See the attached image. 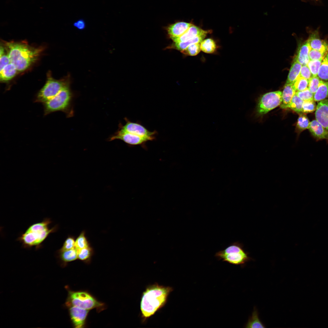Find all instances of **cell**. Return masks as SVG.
<instances>
[{
	"mask_svg": "<svg viewBox=\"0 0 328 328\" xmlns=\"http://www.w3.org/2000/svg\"><path fill=\"white\" fill-rule=\"evenodd\" d=\"M172 287L155 283L148 286L143 292L140 302L142 317L144 321L152 316L166 303Z\"/></svg>",
	"mask_w": 328,
	"mask_h": 328,
	"instance_id": "1",
	"label": "cell"
},
{
	"mask_svg": "<svg viewBox=\"0 0 328 328\" xmlns=\"http://www.w3.org/2000/svg\"><path fill=\"white\" fill-rule=\"evenodd\" d=\"M5 46L11 63L19 72L28 68L37 60L42 51L41 48L33 47L19 42H6Z\"/></svg>",
	"mask_w": 328,
	"mask_h": 328,
	"instance_id": "2",
	"label": "cell"
},
{
	"mask_svg": "<svg viewBox=\"0 0 328 328\" xmlns=\"http://www.w3.org/2000/svg\"><path fill=\"white\" fill-rule=\"evenodd\" d=\"M52 222L50 219L46 218L41 222L32 224L17 238V241L21 243L25 248L35 246L36 249H39L49 235L55 232L58 229L57 225L51 228L49 227Z\"/></svg>",
	"mask_w": 328,
	"mask_h": 328,
	"instance_id": "3",
	"label": "cell"
},
{
	"mask_svg": "<svg viewBox=\"0 0 328 328\" xmlns=\"http://www.w3.org/2000/svg\"><path fill=\"white\" fill-rule=\"evenodd\" d=\"M73 99V94L70 87L63 89L53 98L43 103L44 115L61 111L65 113L68 118L72 116Z\"/></svg>",
	"mask_w": 328,
	"mask_h": 328,
	"instance_id": "4",
	"label": "cell"
},
{
	"mask_svg": "<svg viewBox=\"0 0 328 328\" xmlns=\"http://www.w3.org/2000/svg\"><path fill=\"white\" fill-rule=\"evenodd\" d=\"M65 305L67 307L73 306L88 310L96 309L98 312L104 310L105 306L87 292L70 290L68 291Z\"/></svg>",
	"mask_w": 328,
	"mask_h": 328,
	"instance_id": "5",
	"label": "cell"
},
{
	"mask_svg": "<svg viewBox=\"0 0 328 328\" xmlns=\"http://www.w3.org/2000/svg\"><path fill=\"white\" fill-rule=\"evenodd\" d=\"M70 84L68 77L57 80L48 76L45 84L36 95L34 101L43 104L53 98L63 89L70 87Z\"/></svg>",
	"mask_w": 328,
	"mask_h": 328,
	"instance_id": "6",
	"label": "cell"
},
{
	"mask_svg": "<svg viewBox=\"0 0 328 328\" xmlns=\"http://www.w3.org/2000/svg\"><path fill=\"white\" fill-rule=\"evenodd\" d=\"M219 260L234 265H242L250 260L248 253L244 249L243 245L238 242L234 243L224 249L215 254Z\"/></svg>",
	"mask_w": 328,
	"mask_h": 328,
	"instance_id": "7",
	"label": "cell"
},
{
	"mask_svg": "<svg viewBox=\"0 0 328 328\" xmlns=\"http://www.w3.org/2000/svg\"><path fill=\"white\" fill-rule=\"evenodd\" d=\"M282 101V92L276 91L266 93L260 97L257 107L260 115L266 114L280 105Z\"/></svg>",
	"mask_w": 328,
	"mask_h": 328,
	"instance_id": "8",
	"label": "cell"
},
{
	"mask_svg": "<svg viewBox=\"0 0 328 328\" xmlns=\"http://www.w3.org/2000/svg\"><path fill=\"white\" fill-rule=\"evenodd\" d=\"M124 119L125 124L123 125L120 123L118 130L147 138L151 141L155 139L158 133L156 131L151 132L138 122H132L127 118Z\"/></svg>",
	"mask_w": 328,
	"mask_h": 328,
	"instance_id": "9",
	"label": "cell"
},
{
	"mask_svg": "<svg viewBox=\"0 0 328 328\" xmlns=\"http://www.w3.org/2000/svg\"><path fill=\"white\" fill-rule=\"evenodd\" d=\"M115 139L121 140L129 146L141 145L145 148H146V143L151 141L148 138L118 130L110 138L108 141H111Z\"/></svg>",
	"mask_w": 328,
	"mask_h": 328,
	"instance_id": "10",
	"label": "cell"
},
{
	"mask_svg": "<svg viewBox=\"0 0 328 328\" xmlns=\"http://www.w3.org/2000/svg\"><path fill=\"white\" fill-rule=\"evenodd\" d=\"M68 307L70 319L74 327L76 328L84 327L89 310L73 306Z\"/></svg>",
	"mask_w": 328,
	"mask_h": 328,
	"instance_id": "11",
	"label": "cell"
},
{
	"mask_svg": "<svg viewBox=\"0 0 328 328\" xmlns=\"http://www.w3.org/2000/svg\"><path fill=\"white\" fill-rule=\"evenodd\" d=\"M193 24L192 23L177 22L169 25L166 29L169 37L173 41L183 34Z\"/></svg>",
	"mask_w": 328,
	"mask_h": 328,
	"instance_id": "12",
	"label": "cell"
},
{
	"mask_svg": "<svg viewBox=\"0 0 328 328\" xmlns=\"http://www.w3.org/2000/svg\"><path fill=\"white\" fill-rule=\"evenodd\" d=\"M317 120L328 132V100L325 99L318 103L315 113Z\"/></svg>",
	"mask_w": 328,
	"mask_h": 328,
	"instance_id": "13",
	"label": "cell"
},
{
	"mask_svg": "<svg viewBox=\"0 0 328 328\" xmlns=\"http://www.w3.org/2000/svg\"><path fill=\"white\" fill-rule=\"evenodd\" d=\"M211 32V30H205L193 24L183 34L173 41L174 43L186 42L199 35Z\"/></svg>",
	"mask_w": 328,
	"mask_h": 328,
	"instance_id": "14",
	"label": "cell"
},
{
	"mask_svg": "<svg viewBox=\"0 0 328 328\" xmlns=\"http://www.w3.org/2000/svg\"><path fill=\"white\" fill-rule=\"evenodd\" d=\"M306 41L311 49L323 52H328V43L319 38L317 31H316L311 34Z\"/></svg>",
	"mask_w": 328,
	"mask_h": 328,
	"instance_id": "15",
	"label": "cell"
},
{
	"mask_svg": "<svg viewBox=\"0 0 328 328\" xmlns=\"http://www.w3.org/2000/svg\"><path fill=\"white\" fill-rule=\"evenodd\" d=\"M296 91L293 84L286 83L282 92V101L280 107L283 109L289 108L291 100Z\"/></svg>",
	"mask_w": 328,
	"mask_h": 328,
	"instance_id": "16",
	"label": "cell"
},
{
	"mask_svg": "<svg viewBox=\"0 0 328 328\" xmlns=\"http://www.w3.org/2000/svg\"><path fill=\"white\" fill-rule=\"evenodd\" d=\"M308 129L316 138L328 140V132L317 120H314L310 122Z\"/></svg>",
	"mask_w": 328,
	"mask_h": 328,
	"instance_id": "17",
	"label": "cell"
},
{
	"mask_svg": "<svg viewBox=\"0 0 328 328\" xmlns=\"http://www.w3.org/2000/svg\"><path fill=\"white\" fill-rule=\"evenodd\" d=\"M57 253L63 266H65L68 263L78 259L77 251L75 248L63 251H57Z\"/></svg>",
	"mask_w": 328,
	"mask_h": 328,
	"instance_id": "18",
	"label": "cell"
},
{
	"mask_svg": "<svg viewBox=\"0 0 328 328\" xmlns=\"http://www.w3.org/2000/svg\"><path fill=\"white\" fill-rule=\"evenodd\" d=\"M207 34L205 33L196 36L188 41L179 43H173L168 47V49H174L181 52L190 45L194 43H200Z\"/></svg>",
	"mask_w": 328,
	"mask_h": 328,
	"instance_id": "19",
	"label": "cell"
},
{
	"mask_svg": "<svg viewBox=\"0 0 328 328\" xmlns=\"http://www.w3.org/2000/svg\"><path fill=\"white\" fill-rule=\"evenodd\" d=\"M311 49L306 41L302 45L299 49L295 58L302 65H307L309 61V53Z\"/></svg>",
	"mask_w": 328,
	"mask_h": 328,
	"instance_id": "20",
	"label": "cell"
},
{
	"mask_svg": "<svg viewBox=\"0 0 328 328\" xmlns=\"http://www.w3.org/2000/svg\"><path fill=\"white\" fill-rule=\"evenodd\" d=\"M0 71V80L3 82H7L12 79L18 71L15 66L11 63Z\"/></svg>",
	"mask_w": 328,
	"mask_h": 328,
	"instance_id": "21",
	"label": "cell"
},
{
	"mask_svg": "<svg viewBox=\"0 0 328 328\" xmlns=\"http://www.w3.org/2000/svg\"><path fill=\"white\" fill-rule=\"evenodd\" d=\"M302 66L295 58L289 70L286 83H294L299 76Z\"/></svg>",
	"mask_w": 328,
	"mask_h": 328,
	"instance_id": "22",
	"label": "cell"
},
{
	"mask_svg": "<svg viewBox=\"0 0 328 328\" xmlns=\"http://www.w3.org/2000/svg\"><path fill=\"white\" fill-rule=\"evenodd\" d=\"M328 97V82L321 80L318 88L313 94V100L316 101L325 100Z\"/></svg>",
	"mask_w": 328,
	"mask_h": 328,
	"instance_id": "23",
	"label": "cell"
},
{
	"mask_svg": "<svg viewBox=\"0 0 328 328\" xmlns=\"http://www.w3.org/2000/svg\"><path fill=\"white\" fill-rule=\"evenodd\" d=\"M77 251L78 259L87 264L90 263L94 253L93 248L91 245L77 250Z\"/></svg>",
	"mask_w": 328,
	"mask_h": 328,
	"instance_id": "24",
	"label": "cell"
},
{
	"mask_svg": "<svg viewBox=\"0 0 328 328\" xmlns=\"http://www.w3.org/2000/svg\"><path fill=\"white\" fill-rule=\"evenodd\" d=\"M201 50L207 53H214L217 49V45L213 39L208 38L203 40L200 43Z\"/></svg>",
	"mask_w": 328,
	"mask_h": 328,
	"instance_id": "25",
	"label": "cell"
},
{
	"mask_svg": "<svg viewBox=\"0 0 328 328\" xmlns=\"http://www.w3.org/2000/svg\"><path fill=\"white\" fill-rule=\"evenodd\" d=\"M317 76L321 80H328V53L322 60Z\"/></svg>",
	"mask_w": 328,
	"mask_h": 328,
	"instance_id": "26",
	"label": "cell"
},
{
	"mask_svg": "<svg viewBox=\"0 0 328 328\" xmlns=\"http://www.w3.org/2000/svg\"><path fill=\"white\" fill-rule=\"evenodd\" d=\"M265 327L259 319L258 314L254 309L252 314L246 325V328H264Z\"/></svg>",
	"mask_w": 328,
	"mask_h": 328,
	"instance_id": "27",
	"label": "cell"
},
{
	"mask_svg": "<svg viewBox=\"0 0 328 328\" xmlns=\"http://www.w3.org/2000/svg\"><path fill=\"white\" fill-rule=\"evenodd\" d=\"M90 245V244L86 237L85 231H82L75 239V248L78 250Z\"/></svg>",
	"mask_w": 328,
	"mask_h": 328,
	"instance_id": "28",
	"label": "cell"
},
{
	"mask_svg": "<svg viewBox=\"0 0 328 328\" xmlns=\"http://www.w3.org/2000/svg\"><path fill=\"white\" fill-rule=\"evenodd\" d=\"M304 102V101L300 98L296 93L290 102L289 108L297 113L301 112Z\"/></svg>",
	"mask_w": 328,
	"mask_h": 328,
	"instance_id": "29",
	"label": "cell"
},
{
	"mask_svg": "<svg viewBox=\"0 0 328 328\" xmlns=\"http://www.w3.org/2000/svg\"><path fill=\"white\" fill-rule=\"evenodd\" d=\"M310 122L306 115L301 114L298 118L296 127L299 131L308 129Z\"/></svg>",
	"mask_w": 328,
	"mask_h": 328,
	"instance_id": "30",
	"label": "cell"
},
{
	"mask_svg": "<svg viewBox=\"0 0 328 328\" xmlns=\"http://www.w3.org/2000/svg\"><path fill=\"white\" fill-rule=\"evenodd\" d=\"M200 50V43H196L190 45L181 52L186 55L195 56L199 53Z\"/></svg>",
	"mask_w": 328,
	"mask_h": 328,
	"instance_id": "31",
	"label": "cell"
},
{
	"mask_svg": "<svg viewBox=\"0 0 328 328\" xmlns=\"http://www.w3.org/2000/svg\"><path fill=\"white\" fill-rule=\"evenodd\" d=\"M308 80L299 76L293 84L294 87L296 91H301L308 88Z\"/></svg>",
	"mask_w": 328,
	"mask_h": 328,
	"instance_id": "32",
	"label": "cell"
},
{
	"mask_svg": "<svg viewBox=\"0 0 328 328\" xmlns=\"http://www.w3.org/2000/svg\"><path fill=\"white\" fill-rule=\"evenodd\" d=\"M75 237L72 235L68 236L64 242L62 246L57 251H63L75 248Z\"/></svg>",
	"mask_w": 328,
	"mask_h": 328,
	"instance_id": "33",
	"label": "cell"
},
{
	"mask_svg": "<svg viewBox=\"0 0 328 328\" xmlns=\"http://www.w3.org/2000/svg\"><path fill=\"white\" fill-rule=\"evenodd\" d=\"M322 60H310L307 65L309 68L313 76L317 75Z\"/></svg>",
	"mask_w": 328,
	"mask_h": 328,
	"instance_id": "34",
	"label": "cell"
},
{
	"mask_svg": "<svg viewBox=\"0 0 328 328\" xmlns=\"http://www.w3.org/2000/svg\"><path fill=\"white\" fill-rule=\"evenodd\" d=\"M309 81L308 88L314 94L318 88L321 80L317 76H312Z\"/></svg>",
	"mask_w": 328,
	"mask_h": 328,
	"instance_id": "35",
	"label": "cell"
},
{
	"mask_svg": "<svg viewBox=\"0 0 328 328\" xmlns=\"http://www.w3.org/2000/svg\"><path fill=\"white\" fill-rule=\"evenodd\" d=\"M328 53L311 49L309 53V56L310 60H323Z\"/></svg>",
	"mask_w": 328,
	"mask_h": 328,
	"instance_id": "36",
	"label": "cell"
},
{
	"mask_svg": "<svg viewBox=\"0 0 328 328\" xmlns=\"http://www.w3.org/2000/svg\"><path fill=\"white\" fill-rule=\"evenodd\" d=\"M297 95L301 99L304 101H312L313 100V94L308 88L301 91L296 92Z\"/></svg>",
	"mask_w": 328,
	"mask_h": 328,
	"instance_id": "37",
	"label": "cell"
},
{
	"mask_svg": "<svg viewBox=\"0 0 328 328\" xmlns=\"http://www.w3.org/2000/svg\"><path fill=\"white\" fill-rule=\"evenodd\" d=\"M316 107L314 100L304 101L302 105V112L305 113L313 112Z\"/></svg>",
	"mask_w": 328,
	"mask_h": 328,
	"instance_id": "38",
	"label": "cell"
},
{
	"mask_svg": "<svg viewBox=\"0 0 328 328\" xmlns=\"http://www.w3.org/2000/svg\"><path fill=\"white\" fill-rule=\"evenodd\" d=\"M299 76L308 80L313 76L310 70L307 65L302 66Z\"/></svg>",
	"mask_w": 328,
	"mask_h": 328,
	"instance_id": "39",
	"label": "cell"
},
{
	"mask_svg": "<svg viewBox=\"0 0 328 328\" xmlns=\"http://www.w3.org/2000/svg\"><path fill=\"white\" fill-rule=\"evenodd\" d=\"M11 63L10 60L7 54L5 53L0 56V71L1 70L5 67Z\"/></svg>",
	"mask_w": 328,
	"mask_h": 328,
	"instance_id": "40",
	"label": "cell"
},
{
	"mask_svg": "<svg viewBox=\"0 0 328 328\" xmlns=\"http://www.w3.org/2000/svg\"><path fill=\"white\" fill-rule=\"evenodd\" d=\"M73 26L78 29L83 30L85 28L86 23L84 20L80 19L75 22Z\"/></svg>",
	"mask_w": 328,
	"mask_h": 328,
	"instance_id": "41",
	"label": "cell"
},
{
	"mask_svg": "<svg viewBox=\"0 0 328 328\" xmlns=\"http://www.w3.org/2000/svg\"><path fill=\"white\" fill-rule=\"evenodd\" d=\"M3 47L1 46L0 47V56H1L5 53H4V49Z\"/></svg>",
	"mask_w": 328,
	"mask_h": 328,
	"instance_id": "42",
	"label": "cell"
}]
</instances>
